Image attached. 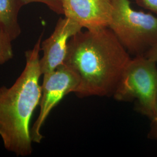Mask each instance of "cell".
Segmentation results:
<instances>
[{
  "mask_svg": "<svg viewBox=\"0 0 157 157\" xmlns=\"http://www.w3.org/2000/svg\"><path fill=\"white\" fill-rule=\"evenodd\" d=\"M132 58L108 26L82 30L69 40L63 63L78 73L79 97L113 95Z\"/></svg>",
  "mask_w": 157,
  "mask_h": 157,
  "instance_id": "obj_1",
  "label": "cell"
},
{
  "mask_svg": "<svg viewBox=\"0 0 157 157\" xmlns=\"http://www.w3.org/2000/svg\"><path fill=\"white\" fill-rule=\"evenodd\" d=\"M43 36L33 49L25 51V67L14 84L10 87L0 86V136L6 150L17 157H28L33 152L30 124L41 95L40 51Z\"/></svg>",
  "mask_w": 157,
  "mask_h": 157,
  "instance_id": "obj_2",
  "label": "cell"
},
{
  "mask_svg": "<svg viewBox=\"0 0 157 157\" xmlns=\"http://www.w3.org/2000/svg\"><path fill=\"white\" fill-rule=\"evenodd\" d=\"M112 4L108 27L130 55L144 56L157 42V17L136 11L129 0H112Z\"/></svg>",
  "mask_w": 157,
  "mask_h": 157,
  "instance_id": "obj_3",
  "label": "cell"
},
{
  "mask_svg": "<svg viewBox=\"0 0 157 157\" xmlns=\"http://www.w3.org/2000/svg\"><path fill=\"white\" fill-rule=\"evenodd\" d=\"M113 95L118 101L136 100L139 111L151 119L157 103L156 62L144 56L132 58Z\"/></svg>",
  "mask_w": 157,
  "mask_h": 157,
  "instance_id": "obj_4",
  "label": "cell"
},
{
  "mask_svg": "<svg viewBox=\"0 0 157 157\" xmlns=\"http://www.w3.org/2000/svg\"><path fill=\"white\" fill-rule=\"evenodd\" d=\"M43 75L39 114L30 128L32 140L36 143H40L43 139L41 130L51 111L65 95L75 93L80 83L78 73L64 63Z\"/></svg>",
  "mask_w": 157,
  "mask_h": 157,
  "instance_id": "obj_5",
  "label": "cell"
},
{
  "mask_svg": "<svg viewBox=\"0 0 157 157\" xmlns=\"http://www.w3.org/2000/svg\"><path fill=\"white\" fill-rule=\"evenodd\" d=\"M82 29L71 19L65 17L59 18L52 33L41 43V50L43 52V57L40 59L42 75L53 71L63 63L69 40Z\"/></svg>",
  "mask_w": 157,
  "mask_h": 157,
  "instance_id": "obj_6",
  "label": "cell"
},
{
  "mask_svg": "<svg viewBox=\"0 0 157 157\" xmlns=\"http://www.w3.org/2000/svg\"><path fill=\"white\" fill-rule=\"evenodd\" d=\"M64 16L86 29L108 26L112 0H62Z\"/></svg>",
  "mask_w": 157,
  "mask_h": 157,
  "instance_id": "obj_7",
  "label": "cell"
},
{
  "mask_svg": "<svg viewBox=\"0 0 157 157\" xmlns=\"http://www.w3.org/2000/svg\"><path fill=\"white\" fill-rule=\"evenodd\" d=\"M22 7L19 0H0V29L13 41L20 36L18 15Z\"/></svg>",
  "mask_w": 157,
  "mask_h": 157,
  "instance_id": "obj_8",
  "label": "cell"
},
{
  "mask_svg": "<svg viewBox=\"0 0 157 157\" xmlns=\"http://www.w3.org/2000/svg\"><path fill=\"white\" fill-rule=\"evenodd\" d=\"M12 41L9 36L0 29V65L6 63L13 57Z\"/></svg>",
  "mask_w": 157,
  "mask_h": 157,
  "instance_id": "obj_9",
  "label": "cell"
},
{
  "mask_svg": "<svg viewBox=\"0 0 157 157\" xmlns=\"http://www.w3.org/2000/svg\"><path fill=\"white\" fill-rule=\"evenodd\" d=\"M19 1L22 6L31 2L43 3L56 14L63 15L62 0H19Z\"/></svg>",
  "mask_w": 157,
  "mask_h": 157,
  "instance_id": "obj_10",
  "label": "cell"
},
{
  "mask_svg": "<svg viewBox=\"0 0 157 157\" xmlns=\"http://www.w3.org/2000/svg\"><path fill=\"white\" fill-rule=\"evenodd\" d=\"M137 4L157 15V0H136Z\"/></svg>",
  "mask_w": 157,
  "mask_h": 157,
  "instance_id": "obj_11",
  "label": "cell"
},
{
  "mask_svg": "<svg viewBox=\"0 0 157 157\" xmlns=\"http://www.w3.org/2000/svg\"><path fill=\"white\" fill-rule=\"evenodd\" d=\"M151 129H150L149 136L152 139L157 140V99L155 111L154 112V116L151 119Z\"/></svg>",
  "mask_w": 157,
  "mask_h": 157,
  "instance_id": "obj_12",
  "label": "cell"
},
{
  "mask_svg": "<svg viewBox=\"0 0 157 157\" xmlns=\"http://www.w3.org/2000/svg\"><path fill=\"white\" fill-rule=\"evenodd\" d=\"M144 56L154 62H157V42L152 46Z\"/></svg>",
  "mask_w": 157,
  "mask_h": 157,
  "instance_id": "obj_13",
  "label": "cell"
}]
</instances>
